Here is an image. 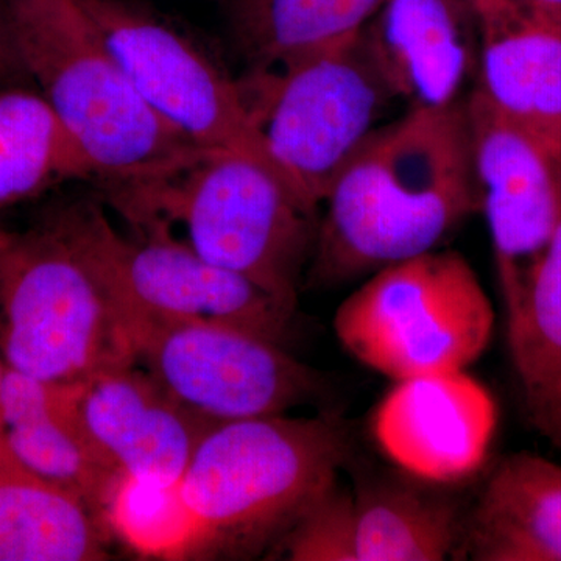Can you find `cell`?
<instances>
[{
    "instance_id": "6da1fadb",
    "label": "cell",
    "mask_w": 561,
    "mask_h": 561,
    "mask_svg": "<svg viewBox=\"0 0 561 561\" xmlns=\"http://www.w3.org/2000/svg\"><path fill=\"white\" fill-rule=\"evenodd\" d=\"M321 205L308 286H342L440 249L481 213L467 99L449 108L408 110L376 127Z\"/></svg>"
},
{
    "instance_id": "7a4b0ae2",
    "label": "cell",
    "mask_w": 561,
    "mask_h": 561,
    "mask_svg": "<svg viewBox=\"0 0 561 561\" xmlns=\"http://www.w3.org/2000/svg\"><path fill=\"white\" fill-rule=\"evenodd\" d=\"M133 231L172 232L206 261L239 273L297 311L319 217L267 162L201 150L169 171L103 184Z\"/></svg>"
},
{
    "instance_id": "3957f363",
    "label": "cell",
    "mask_w": 561,
    "mask_h": 561,
    "mask_svg": "<svg viewBox=\"0 0 561 561\" xmlns=\"http://www.w3.org/2000/svg\"><path fill=\"white\" fill-rule=\"evenodd\" d=\"M353 457L337 415L213 424L181 476L194 527L190 559H251L275 548Z\"/></svg>"
},
{
    "instance_id": "277c9868",
    "label": "cell",
    "mask_w": 561,
    "mask_h": 561,
    "mask_svg": "<svg viewBox=\"0 0 561 561\" xmlns=\"http://www.w3.org/2000/svg\"><path fill=\"white\" fill-rule=\"evenodd\" d=\"M25 72L99 183L144 179L197 151L140 98L80 0H3Z\"/></svg>"
},
{
    "instance_id": "5b68a950",
    "label": "cell",
    "mask_w": 561,
    "mask_h": 561,
    "mask_svg": "<svg viewBox=\"0 0 561 561\" xmlns=\"http://www.w3.org/2000/svg\"><path fill=\"white\" fill-rule=\"evenodd\" d=\"M0 354L11 370L62 383L136 364L108 291L54 214L0 230Z\"/></svg>"
},
{
    "instance_id": "8992f818",
    "label": "cell",
    "mask_w": 561,
    "mask_h": 561,
    "mask_svg": "<svg viewBox=\"0 0 561 561\" xmlns=\"http://www.w3.org/2000/svg\"><path fill=\"white\" fill-rule=\"evenodd\" d=\"M238 84L272 164L316 209L351 154L398 101L364 31L284 65L242 70Z\"/></svg>"
},
{
    "instance_id": "52a82bcc",
    "label": "cell",
    "mask_w": 561,
    "mask_h": 561,
    "mask_svg": "<svg viewBox=\"0 0 561 561\" xmlns=\"http://www.w3.org/2000/svg\"><path fill=\"white\" fill-rule=\"evenodd\" d=\"M493 328L478 273L459 251L442 249L371 273L334 316L346 353L397 382L467 370Z\"/></svg>"
},
{
    "instance_id": "ba28073f",
    "label": "cell",
    "mask_w": 561,
    "mask_h": 561,
    "mask_svg": "<svg viewBox=\"0 0 561 561\" xmlns=\"http://www.w3.org/2000/svg\"><path fill=\"white\" fill-rule=\"evenodd\" d=\"M102 280L121 321L128 317L230 324L284 345L294 311L253 280L206 261L164 231L122 234L101 206L51 213Z\"/></svg>"
},
{
    "instance_id": "9c48e42d",
    "label": "cell",
    "mask_w": 561,
    "mask_h": 561,
    "mask_svg": "<svg viewBox=\"0 0 561 561\" xmlns=\"http://www.w3.org/2000/svg\"><path fill=\"white\" fill-rule=\"evenodd\" d=\"M122 324L136 364L209 423L284 415L324 394L319 371L241 328L149 317Z\"/></svg>"
},
{
    "instance_id": "30bf717a",
    "label": "cell",
    "mask_w": 561,
    "mask_h": 561,
    "mask_svg": "<svg viewBox=\"0 0 561 561\" xmlns=\"http://www.w3.org/2000/svg\"><path fill=\"white\" fill-rule=\"evenodd\" d=\"M80 2L140 98L162 121L197 149L241 151L276 171L243 106L238 77L190 33L140 0Z\"/></svg>"
},
{
    "instance_id": "8fae6325",
    "label": "cell",
    "mask_w": 561,
    "mask_h": 561,
    "mask_svg": "<svg viewBox=\"0 0 561 561\" xmlns=\"http://www.w3.org/2000/svg\"><path fill=\"white\" fill-rule=\"evenodd\" d=\"M481 213L489 224L505 313L529 289L561 214V146L467 98Z\"/></svg>"
},
{
    "instance_id": "7c38bea8",
    "label": "cell",
    "mask_w": 561,
    "mask_h": 561,
    "mask_svg": "<svg viewBox=\"0 0 561 561\" xmlns=\"http://www.w3.org/2000/svg\"><path fill=\"white\" fill-rule=\"evenodd\" d=\"M496 426V402L465 370L402 379L373 416L382 453L412 478L435 485L481 470Z\"/></svg>"
},
{
    "instance_id": "4fadbf2b",
    "label": "cell",
    "mask_w": 561,
    "mask_h": 561,
    "mask_svg": "<svg viewBox=\"0 0 561 561\" xmlns=\"http://www.w3.org/2000/svg\"><path fill=\"white\" fill-rule=\"evenodd\" d=\"M364 38L408 110L459 105L476 87L482 24L470 0H383Z\"/></svg>"
},
{
    "instance_id": "5bb4252c",
    "label": "cell",
    "mask_w": 561,
    "mask_h": 561,
    "mask_svg": "<svg viewBox=\"0 0 561 561\" xmlns=\"http://www.w3.org/2000/svg\"><path fill=\"white\" fill-rule=\"evenodd\" d=\"M84 430L114 470L140 481L179 483L214 423L180 404L136 364L79 383Z\"/></svg>"
},
{
    "instance_id": "9a60e30c",
    "label": "cell",
    "mask_w": 561,
    "mask_h": 561,
    "mask_svg": "<svg viewBox=\"0 0 561 561\" xmlns=\"http://www.w3.org/2000/svg\"><path fill=\"white\" fill-rule=\"evenodd\" d=\"M77 398L79 383L44 381L7 368L0 424L22 463L72 491L105 523V507L121 472L84 430Z\"/></svg>"
},
{
    "instance_id": "2e32d148",
    "label": "cell",
    "mask_w": 561,
    "mask_h": 561,
    "mask_svg": "<svg viewBox=\"0 0 561 561\" xmlns=\"http://www.w3.org/2000/svg\"><path fill=\"white\" fill-rule=\"evenodd\" d=\"M474 561H561V463L522 451L490 472L465 518L456 556Z\"/></svg>"
},
{
    "instance_id": "e0dca14e",
    "label": "cell",
    "mask_w": 561,
    "mask_h": 561,
    "mask_svg": "<svg viewBox=\"0 0 561 561\" xmlns=\"http://www.w3.org/2000/svg\"><path fill=\"white\" fill-rule=\"evenodd\" d=\"M474 90L502 116L561 146V25L519 7L482 27Z\"/></svg>"
},
{
    "instance_id": "ac0fdd59",
    "label": "cell",
    "mask_w": 561,
    "mask_h": 561,
    "mask_svg": "<svg viewBox=\"0 0 561 561\" xmlns=\"http://www.w3.org/2000/svg\"><path fill=\"white\" fill-rule=\"evenodd\" d=\"M106 524L11 451L0 424V561L105 560Z\"/></svg>"
},
{
    "instance_id": "d6986e66",
    "label": "cell",
    "mask_w": 561,
    "mask_h": 561,
    "mask_svg": "<svg viewBox=\"0 0 561 561\" xmlns=\"http://www.w3.org/2000/svg\"><path fill=\"white\" fill-rule=\"evenodd\" d=\"M383 0H225L243 70L284 65L364 31Z\"/></svg>"
},
{
    "instance_id": "ffe728a7",
    "label": "cell",
    "mask_w": 561,
    "mask_h": 561,
    "mask_svg": "<svg viewBox=\"0 0 561 561\" xmlns=\"http://www.w3.org/2000/svg\"><path fill=\"white\" fill-rule=\"evenodd\" d=\"M507 337L527 421L561 453V214Z\"/></svg>"
},
{
    "instance_id": "44dd1931",
    "label": "cell",
    "mask_w": 561,
    "mask_h": 561,
    "mask_svg": "<svg viewBox=\"0 0 561 561\" xmlns=\"http://www.w3.org/2000/svg\"><path fill=\"white\" fill-rule=\"evenodd\" d=\"M357 561H442L463 535L460 505L402 481L367 482L354 493Z\"/></svg>"
},
{
    "instance_id": "7402d4cb",
    "label": "cell",
    "mask_w": 561,
    "mask_h": 561,
    "mask_svg": "<svg viewBox=\"0 0 561 561\" xmlns=\"http://www.w3.org/2000/svg\"><path fill=\"white\" fill-rule=\"evenodd\" d=\"M92 179L94 165L43 95L0 90V209Z\"/></svg>"
},
{
    "instance_id": "603a6c76",
    "label": "cell",
    "mask_w": 561,
    "mask_h": 561,
    "mask_svg": "<svg viewBox=\"0 0 561 561\" xmlns=\"http://www.w3.org/2000/svg\"><path fill=\"white\" fill-rule=\"evenodd\" d=\"M105 523L138 556L190 560L194 527L179 483L121 474L105 507Z\"/></svg>"
},
{
    "instance_id": "cb8c5ba5",
    "label": "cell",
    "mask_w": 561,
    "mask_h": 561,
    "mask_svg": "<svg viewBox=\"0 0 561 561\" xmlns=\"http://www.w3.org/2000/svg\"><path fill=\"white\" fill-rule=\"evenodd\" d=\"M275 546L290 561H357L354 493L332 482Z\"/></svg>"
},
{
    "instance_id": "d4e9b609",
    "label": "cell",
    "mask_w": 561,
    "mask_h": 561,
    "mask_svg": "<svg viewBox=\"0 0 561 561\" xmlns=\"http://www.w3.org/2000/svg\"><path fill=\"white\" fill-rule=\"evenodd\" d=\"M20 70L25 72L20 51H18L16 43H14L13 32H11L5 3L0 0V81L9 79Z\"/></svg>"
},
{
    "instance_id": "484cf974",
    "label": "cell",
    "mask_w": 561,
    "mask_h": 561,
    "mask_svg": "<svg viewBox=\"0 0 561 561\" xmlns=\"http://www.w3.org/2000/svg\"><path fill=\"white\" fill-rule=\"evenodd\" d=\"M470 2L478 11L482 27L505 21L519 10L516 0H470Z\"/></svg>"
},
{
    "instance_id": "4316f807",
    "label": "cell",
    "mask_w": 561,
    "mask_h": 561,
    "mask_svg": "<svg viewBox=\"0 0 561 561\" xmlns=\"http://www.w3.org/2000/svg\"><path fill=\"white\" fill-rule=\"evenodd\" d=\"M523 10L561 25V0H516Z\"/></svg>"
},
{
    "instance_id": "83f0119b",
    "label": "cell",
    "mask_w": 561,
    "mask_h": 561,
    "mask_svg": "<svg viewBox=\"0 0 561 561\" xmlns=\"http://www.w3.org/2000/svg\"><path fill=\"white\" fill-rule=\"evenodd\" d=\"M7 368L9 367H7L5 360H3L2 354H0V391H2L3 378H5Z\"/></svg>"
}]
</instances>
